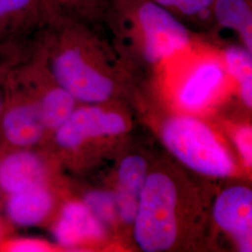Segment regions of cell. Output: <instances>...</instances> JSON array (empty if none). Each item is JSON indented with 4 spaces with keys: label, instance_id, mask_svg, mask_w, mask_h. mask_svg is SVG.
<instances>
[{
    "label": "cell",
    "instance_id": "obj_1",
    "mask_svg": "<svg viewBox=\"0 0 252 252\" xmlns=\"http://www.w3.org/2000/svg\"><path fill=\"white\" fill-rule=\"evenodd\" d=\"M96 31L81 23L54 19L35 34L34 42L54 79L77 102L101 103L115 89L100 61Z\"/></svg>",
    "mask_w": 252,
    "mask_h": 252
},
{
    "label": "cell",
    "instance_id": "obj_2",
    "mask_svg": "<svg viewBox=\"0 0 252 252\" xmlns=\"http://www.w3.org/2000/svg\"><path fill=\"white\" fill-rule=\"evenodd\" d=\"M105 26L136 41L148 63L162 61L190 40L186 25L153 0H111Z\"/></svg>",
    "mask_w": 252,
    "mask_h": 252
},
{
    "label": "cell",
    "instance_id": "obj_3",
    "mask_svg": "<svg viewBox=\"0 0 252 252\" xmlns=\"http://www.w3.org/2000/svg\"><path fill=\"white\" fill-rule=\"evenodd\" d=\"M176 188L167 176L153 173L146 178L136 210L135 237L147 252L166 251L177 234Z\"/></svg>",
    "mask_w": 252,
    "mask_h": 252
},
{
    "label": "cell",
    "instance_id": "obj_4",
    "mask_svg": "<svg viewBox=\"0 0 252 252\" xmlns=\"http://www.w3.org/2000/svg\"><path fill=\"white\" fill-rule=\"evenodd\" d=\"M163 140L181 162L202 174L230 175L234 164L225 150L200 121L190 117L170 120L163 129Z\"/></svg>",
    "mask_w": 252,
    "mask_h": 252
},
{
    "label": "cell",
    "instance_id": "obj_5",
    "mask_svg": "<svg viewBox=\"0 0 252 252\" xmlns=\"http://www.w3.org/2000/svg\"><path fill=\"white\" fill-rule=\"evenodd\" d=\"M11 73L36 100L46 132L54 133L71 115L77 100L54 79L36 46Z\"/></svg>",
    "mask_w": 252,
    "mask_h": 252
},
{
    "label": "cell",
    "instance_id": "obj_6",
    "mask_svg": "<svg viewBox=\"0 0 252 252\" xmlns=\"http://www.w3.org/2000/svg\"><path fill=\"white\" fill-rule=\"evenodd\" d=\"M0 144L35 147L44 137L45 127L36 100L13 76L11 70L1 82Z\"/></svg>",
    "mask_w": 252,
    "mask_h": 252
},
{
    "label": "cell",
    "instance_id": "obj_7",
    "mask_svg": "<svg viewBox=\"0 0 252 252\" xmlns=\"http://www.w3.org/2000/svg\"><path fill=\"white\" fill-rule=\"evenodd\" d=\"M48 183V168L34 147H9L0 144V196Z\"/></svg>",
    "mask_w": 252,
    "mask_h": 252
},
{
    "label": "cell",
    "instance_id": "obj_8",
    "mask_svg": "<svg viewBox=\"0 0 252 252\" xmlns=\"http://www.w3.org/2000/svg\"><path fill=\"white\" fill-rule=\"evenodd\" d=\"M126 128L124 119L116 113L84 107L73 110L63 125L55 130L54 138L60 148L73 151L91 138L120 134Z\"/></svg>",
    "mask_w": 252,
    "mask_h": 252
},
{
    "label": "cell",
    "instance_id": "obj_9",
    "mask_svg": "<svg viewBox=\"0 0 252 252\" xmlns=\"http://www.w3.org/2000/svg\"><path fill=\"white\" fill-rule=\"evenodd\" d=\"M214 217L218 224L233 234L240 251L252 252V192L236 186L224 190L217 200Z\"/></svg>",
    "mask_w": 252,
    "mask_h": 252
},
{
    "label": "cell",
    "instance_id": "obj_10",
    "mask_svg": "<svg viewBox=\"0 0 252 252\" xmlns=\"http://www.w3.org/2000/svg\"><path fill=\"white\" fill-rule=\"evenodd\" d=\"M47 21L40 0H0V45L27 40Z\"/></svg>",
    "mask_w": 252,
    "mask_h": 252
},
{
    "label": "cell",
    "instance_id": "obj_11",
    "mask_svg": "<svg viewBox=\"0 0 252 252\" xmlns=\"http://www.w3.org/2000/svg\"><path fill=\"white\" fill-rule=\"evenodd\" d=\"M3 200L8 221L22 227L40 224L54 208V195L48 183L21 190Z\"/></svg>",
    "mask_w": 252,
    "mask_h": 252
},
{
    "label": "cell",
    "instance_id": "obj_12",
    "mask_svg": "<svg viewBox=\"0 0 252 252\" xmlns=\"http://www.w3.org/2000/svg\"><path fill=\"white\" fill-rule=\"evenodd\" d=\"M54 233L58 243L70 248L87 240L102 237L105 229L103 222L84 202H69L62 208Z\"/></svg>",
    "mask_w": 252,
    "mask_h": 252
},
{
    "label": "cell",
    "instance_id": "obj_13",
    "mask_svg": "<svg viewBox=\"0 0 252 252\" xmlns=\"http://www.w3.org/2000/svg\"><path fill=\"white\" fill-rule=\"evenodd\" d=\"M146 181V162L139 156L126 158L119 170L116 204L120 216L126 222L135 220Z\"/></svg>",
    "mask_w": 252,
    "mask_h": 252
},
{
    "label": "cell",
    "instance_id": "obj_14",
    "mask_svg": "<svg viewBox=\"0 0 252 252\" xmlns=\"http://www.w3.org/2000/svg\"><path fill=\"white\" fill-rule=\"evenodd\" d=\"M47 18L64 19L98 30L105 26L111 0H40Z\"/></svg>",
    "mask_w": 252,
    "mask_h": 252
},
{
    "label": "cell",
    "instance_id": "obj_15",
    "mask_svg": "<svg viewBox=\"0 0 252 252\" xmlns=\"http://www.w3.org/2000/svg\"><path fill=\"white\" fill-rule=\"evenodd\" d=\"M213 22L220 28L234 31L252 53V0H214Z\"/></svg>",
    "mask_w": 252,
    "mask_h": 252
},
{
    "label": "cell",
    "instance_id": "obj_16",
    "mask_svg": "<svg viewBox=\"0 0 252 252\" xmlns=\"http://www.w3.org/2000/svg\"><path fill=\"white\" fill-rule=\"evenodd\" d=\"M220 64L209 62L201 64L186 81L180 94L181 103L190 109L201 107L223 80Z\"/></svg>",
    "mask_w": 252,
    "mask_h": 252
},
{
    "label": "cell",
    "instance_id": "obj_17",
    "mask_svg": "<svg viewBox=\"0 0 252 252\" xmlns=\"http://www.w3.org/2000/svg\"><path fill=\"white\" fill-rule=\"evenodd\" d=\"M252 53L245 47H230L225 51V61L229 73L239 82L245 103L252 106Z\"/></svg>",
    "mask_w": 252,
    "mask_h": 252
},
{
    "label": "cell",
    "instance_id": "obj_18",
    "mask_svg": "<svg viewBox=\"0 0 252 252\" xmlns=\"http://www.w3.org/2000/svg\"><path fill=\"white\" fill-rule=\"evenodd\" d=\"M171 11L181 22L214 25V0H153Z\"/></svg>",
    "mask_w": 252,
    "mask_h": 252
},
{
    "label": "cell",
    "instance_id": "obj_19",
    "mask_svg": "<svg viewBox=\"0 0 252 252\" xmlns=\"http://www.w3.org/2000/svg\"><path fill=\"white\" fill-rule=\"evenodd\" d=\"M84 203L101 222H108L114 219L117 204L116 198L110 193L93 191L85 196Z\"/></svg>",
    "mask_w": 252,
    "mask_h": 252
},
{
    "label": "cell",
    "instance_id": "obj_20",
    "mask_svg": "<svg viewBox=\"0 0 252 252\" xmlns=\"http://www.w3.org/2000/svg\"><path fill=\"white\" fill-rule=\"evenodd\" d=\"M26 44L27 40L0 45V82L14 66L28 55L30 51Z\"/></svg>",
    "mask_w": 252,
    "mask_h": 252
},
{
    "label": "cell",
    "instance_id": "obj_21",
    "mask_svg": "<svg viewBox=\"0 0 252 252\" xmlns=\"http://www.w3.org/2000/svg\"><path fill=\"white\" fill-rule=\"evenodd\" d=\"M48 244L32 237H5L0 241V252H49Z\"/></svg>",
    "mask_w": 252,
    "mask_h": 252
},
{
    "label": "cell",
    "instance_id": "obj_22",
    "mask_svg": "<svg viewBox=\"0 0 252 252\" xmlns=\"http://www.w3.org/2000/svg\"><path fill=\"white\" fill-rule=\"evenodd\" d=\"M235 143L247 165L252 163V133L250 127H242L235 135Z\"/></svg>",
    "mask_w": 252,
    "mask_h": 252
},
{
    "label": "cell",
    "instance_id": "obj_23",
    "mask_svg": "<svg viewBox=\"0 0 252 252\" xmlns=\"http://www.w3.org/2000/svg\"><path fill=\"white\" fill-rule=\"evenodd\" d=\"M1 219V218H0ZM7 228L6 225L4 224L3 220H0V241H2L5 237H7Z\"/></svg>",
    "mask_w": 252,
    "mask_h": 252
},
{
    "label": "cell",
    "instance_id": "obj_24",
    "mask_svg": "<svg viewBox=\"0 0 252 252\" xmlns=\"http://www.w3.org/2000/svg\"><path fill=\"white\" fill-rule=\"evenodd\" d=\"M2 82V81H1ZM0 82V111H1V106H2V98H3V92H2V85Z\"/></svg>",
    "mask_w": 252,
    "mask_h": 252
}]
</instances>
